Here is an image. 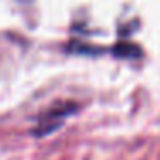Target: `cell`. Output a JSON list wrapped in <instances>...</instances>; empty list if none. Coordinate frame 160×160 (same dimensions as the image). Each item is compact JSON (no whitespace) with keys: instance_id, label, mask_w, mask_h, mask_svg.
I'll list each match as a JSON object with an SVG mask.
<instances>
[{"instance_id":"obj_1","label":"cell","mask_w":160,"mask_h":160,"mask_svg":"<svg viewBox=\"0 0 160 160\" xmlns=\"http://www.w3.org/2000/svg\"><path fill=\"white\" fill-rule=\"evenodd\" d=\"M72 112H76V105L74 103H59L53 105L52 108H48L47 112H43L38 119V124L33 129V134L36 138H43V136L52 134L53 131L62 126V122L69 117Z\"/></svg>"}]
</instances>
